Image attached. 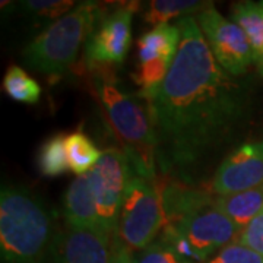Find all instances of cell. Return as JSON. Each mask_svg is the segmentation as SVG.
Segmentation results:
<instances>
[{
  "label": "cell",
  "instance_id": "1",
  "mask_svg": "<svg viewBox=\"0 0 263 263\" xmlns=\"http://www.w3.org/2000/svg\"><path fill=\"white\" fill-rule=\"evenodd\" d=\"M177 54L155 95L146 101L157 139V170L193 180L234 141L249 113V86L212 54L196 18L179 19Z\"/></svg>",
  "mask_w": 263,
  "mask_h": 263
},
{
  "label": "cell",
  "instance_id": "2",
  "mask_svg": "<svg viewBox=\"0 0 263 263\" xmlns=\"http://www.w3.org/2000/svg\"><path fill=\"white\" fill-rule=\"evenodd\" d=\"M60 226L54 209L22 184L0 192V254L3 263H41Z\"/></svg>",
  "mask_w": 263,
  "mask_h": 263
},
{
  "label": "cell",
  "instance_id": "3",
  "mask_svg": "<svg viewBox=\"0 0 263 263\" xmlns=\"http://www.w3.org/2000/svg\"><path fill=\"white\" fill-rule=\"evenodd\" d=\"M92 89L111 129L122 142L132 171L143 179H157V139L149 108L120 88L107 67H97Z\"/></svg>",
  "mask_w": 263,
  "mask_h": 263
},
{
  "label": "cell",
  "instance_id": "4",
  "mask_svg": "<svg viewBox=\"0 0 263 263\" xmlns=\"http://www.w3.org/2000/svg\"><path fill=\"white\" fill-rule=\"evenodd\" d=\"M105 15V8L97 2L78 3L75 9L47 25L24 48L25 65L51 78L66 75Z\"/></svg>",
  "mask_w": 263,
  "mask_h": 263
},
{
  "label": "cell",
  "instance_id": "5",
  "mask_svg": "<svg viewBox=\"0 0 263 263\" xmlns=\"http://www.w3.org/2000/svg\"><path fill=\"white\" fill-rule=\"evenodd\" d=\"M241 228L216 205L208 193L197 205L164 226L162 240L187 260L205 263L226 246L237 243Z\"/></svg>",
  "mask_w": 263,
  "mask_h": 263
},
{
  "label": "cell",
  "instance_id": "6",
  "mask_svg": "<svg viewBox=\"0 0 263 263\" xmlns=\"http://www.w3.org/2000/svg\"><path fill=\"white\" fill-rule=\"evenodd\" d=\"M165 224L160 190L155 181L132 174L117 222V243L129 254L155 241Z\"/></svg>",
  "mask_w": 263,
  "mask_h": 263
},
{
  "label": "cell",
  "instance_id": "7",
  "mask_svg": "<svg viewBox=\"0 0 263 263\" xmlns=\"http://www.w3.org/2000/svg\"><path fill=\"white\" fill-rule=\"evenodd\" d=\"M132 174L129 158L126 152L119 148L104 149L100 161L89 171L91 187L101 224L105 231L114 237L117 235L119 212Z\"/></svg>",
  "mask_w": 263,
  "mask_h": 263
},
{
  "label": "cell",
  "instance_id": "8",
  "mask_svg": "<svg viewBox=\"0 0 263 263\" xmlns=\"http://www.w3.org/2000/svg\"><path fill=\"white\" fill-rule=\"evenodd\" d=\"M196 21L216 62L230 75L240 78L256 63L254 50L245 32L215 8L200 12Z\"/></svg>",
  "mask_w": 263,
  "mask_h": 263
},
{
  "label": "cell",
  "instance_id": "9",
  "mask_svg": "<svg viewBox=\"0 0 263 263\" xmlns=\"http://www.w3.org/2000/svg\"><path fill=\"white\" fill-rule=\"evenodd\" d=\"M141 3H122L107 13L85 44V60L95 67L122 65L132 46V16Z\"/></svg>",
  "mask_w": 263,
  "mask_h": 263
},
{
  "label": "cell",
  "instance_id": "10",
  "mask_svg": "<svg viewBox=\"0 0 263 263\" xmlns=\"http://www.w3.org/2000/svg\"><path fill=\"white\" fill-rule=\"evenodd\" d=\"M117 247V238L108 233L60 227L41 263H113Z\"/></svg>",
  "mask_w": 263,
  "mask_h": 263
},
{
  "label": "cell",
  "instance_id": "11",
  "mask_svg": "<svg viewBox=\"0 0 263 263\" xmlns=\"http://www.w3.org/2000/svg\"><path fill=\"white\" fill-rule=\"evenodd\" d=\"M263 184V141L233 149L218 165L211 187L218 196L233 195Z\"/></svg>",
  "mask_w": 263,
  "mask_h": 263
},
{
  "label": "cell",
  "instance_id": "12",
  "mask_svg": "<svg viewBox=\"0 0 263 263\" xmlns=\"http://www.w3.org/2000/svg\"><path fill=\"white\" fill-rule=\"evenodd\" d=\"M63 214L67 226L108 233L101 224V219L97 211L89 171L82 176H78L69 184L63 196Z\"/></svg>",
  "mask_w": 263,
  "mask_h": 263
},
{
  "label": "cell",
  "instance_id": "13",
  "mask_svg": "<svg viewBox=\"0 0 263 263\" xmlns=\"http://www.w3.org/2000/svg\"><path fill=\"white\" fill-rule=\"evenodd\" d=\"M181 32L177 25L161 24L138 40V63L162 60L173 63L177 54Z\"/></svg>",
  "mask_w": 263,
  "mask_h": 263
},
{
  "label": "cell",
  "instance_id": "14",
  "mask_svg": "<svg viewBox=\"0 0 263 263\" xmlns=\"http://www.w3.org/2000/svg\"><path fill=\"white\" fill-rule=\"evenodd\" d=\"M216 205L243 230L250 221L263 212V184L246 192L216 196Z\"/></svg>",
  "mask_w": 263,
  "mask_h": 263
},
{
  "label": "cell",
  "instance_id": "15",
  "mask_svg": "<svg viewBox=\"0 0 263 263\" xmlns=\"http://www.w3.org/2000/svg\"><path fill=\"white\" fill-rule=\"evenodd\" d=\"M214 8V2H197V0H151L142 6V18L146 24L154 27L168 24L174 18H187L199 15L200 12Z\"/></svg>",
  "mask_w": 263,
  "mask_h": 263
},
{
  "label": "cell",
  "instance_id": "16",
  "mask_svg": "<svg viewBox=\"0 0 263 263\" xmlns=\"http://www.w3.org/2000/svg\"><path fill=\"white\" fill-rule=\"evenodd\" d=\"M231 19L246 34L256 59L263 53V6L256 2H237L231 8Z\"/></svg>",
  "mask_w": 263,
  "mask_h": 263
},
{
  "label": "cell",
  "instance_id": "17",
  "mask_svg": "<svg viewBox=\"0 0 263 263\" xmlns=\"http://www.w3.org/2000/svg\"><path fill=\"white\" fill-rule=\"evenodd\" d=\"M66 152L69 168L78 176L91 171L101 157V151H98L94 142L82 130H76L66 136Z\"/></svg>",
  "mask_w": 263,
  "mask_h": 263
},
{
  "label": "cell",
  "instance_id": "18",
  "mask_svg": "<svg viewBox=\"0 0 263 263\" xmlns=\"http://www.w3.org/2000/svg\"><path fill=\"white\" fill-rule=\"evenodd\" d=\"M3 91L10 100L22 104H37L41 86L19 66H10L3 78Z\"/></svg>",
  "mask_w": 263,
  "mask_h": 263
},
{
  "label": "cell",
  "instance_id": "19",
  "mask_svg": "<svg viewBox=\"0 0 263 263\" xmlns=\"http://www.w3.org/2000/svg\"><path fill=\"white\" fill-rule=\"evenodd\" d=\"M38 168L46 177H56L69 168L66 138L62 133L50 136L38 151Z\"/></svg>",
  "mask_w": 263,
  "mask_h": 263
},
{
  "label": "cell",
  "instance_id": "20",
  "mask_svg": "<svg viewBox=\"0 0 263 263\" xmlns=\"http://www.w3.org/2000/svg\"><path fill=\"white\" fill-rule=\"evenodd\" d=\"M76 5L72 0H24L19 2L18 8L29 18L44 21L50 25L72 12Z\"/></svg>",
  "mask_w": 263,
  "mask_h": 263
},
{
  "label": "cell",
  "instance_id": "21",
  "mask_svg": "<svg viewBox=\"0 0 263 263\" xmlns=\"http://www.w3.org/2000/svg\"><path fill=\"white\" fill-rule=\"evenodd\" d=\"M129 263H196L187 260L179 254L171 246L160 238L148 247L135 252L129 256Z\"/></svg>",
  "mask_w": 263,
  "mask_h": 263
},
{
  "label": "cell",
  "instance_id": "22",
  "mask_svg": "<svg viewBox=\"0 0 263 263\" xmlns=\"http://www.w3.org/2000/svg\"><path fill=\"white\" fill-rule=\"evenodd\" d=\"M205 263H263V256L237 241L216 252Z\"/></svg>",
  "mask_w": 263,
  "mask_h": 263
},
{
  "label": "cell",
  "instance_id": "23",
  "mask_svg": "<svg viewBox=\"0 0 263 263\" xmlns=\"http://www.w3.org/2000/svg\"><path fill=\"white\" fill-rule=\"evenodd\" d=\"M238 243L263 256V212L241 230Z\"/></svg>",
  "mask_w": 263,
  "mask_h": 263
},
{
  "label": "cell",
  "instance_id": "24",
  "mask_svg": "<svg viewBox=\"0 0 263 263\" xmlns=\"http://www.w3.org/2000/svg\"><path fill=\"white\" fill-rule=\"evenodd\" d=\"M119 245V243H117ZM129 256L130 254L127 253V252H124L122 247L119 246L117 247V254H116V259H114L113 263H129Z\"/></svg>",
  "mask_w": 263,
  "mask_h": 263
},
{
  "label": "cell",
  "instance_id": "25",
  "mask_svg": "<svg viewBox=\"0 0 263 263\" xmlns=\"http://www.w3.org/2000/svg\"><path fill=\"white\" fill-rule=\"evenodd\" d=\"M256 66H257V70H259L260 76H263V53L256 59Z\"/></svg>",
  "mask_w": 263,
  "mask_h": 263
},
{
  "label": "cell",
  "instance_id": "26",
  "mask_svg": "<svg viewBox=\"0 0 263 263\" xmlns=\"http://www.w3.org/2000/svg\"><path fill=\"white\" fill-rule=\"evenodd\" d=\"M260 3H262V6H263V2H260Z\"/></svg>",
  "mask_w": 263,
  "mask_h": 263
}]
</instances>
